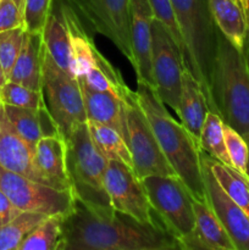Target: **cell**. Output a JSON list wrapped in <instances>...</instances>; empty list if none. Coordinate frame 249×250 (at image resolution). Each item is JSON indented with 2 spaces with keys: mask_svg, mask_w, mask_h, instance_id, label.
Returning <instances> with one entry per match:
<instances>
[{
  "mask_svg": "<svg viewBox=\"0 0 249 250\" xmlns=\"http://www.w3.org/2000/svg\"><path fill=\"white\" fill-rule=\"evenodd\" d=\"M180 242L160 226L116 211L94 209L75 198L62 219L60 250H175Z\"/></svg>",
  "mask_w": 249,
  "mask_h": 250,
  "instance_id": "1",
  "label": "cell"
},
{
  "mask_svg": "<svg viewBox=\"0 0 249 250\" xmlns=\"http://www.w3.org/2000/svg\"><path fill=\"white\" fill-rule=\"evenodd\" d=\"M137 98L145 112L161 151L195 200L209 203L203 175L202 149L197 139L166 110L155 88L137 82Z\"/></svg>",
  "mask_w": 249,
  "mask_h": 250,
  "instance_id": "2",
  "label": "cell"
},
{
  "mask_svg": "<svg viewBox=\"0 0 249 250\" xmlns=\"http://www.w3.org/2000/svg\"><path fill=\"white\" fill-rule=\"evenodd\" d=\"M215 114L244 136L249 132V68L243 51L217 28L216 51L210 72Z\"/></svg>",
  "mask_w": 249,
  "mask_h": 250,
  "instance_id": "3",
  "label": "cell"
},
{
  "mask_svg": "<svg viewBox=\"0 0 249 250\" xmlns=\"http://www.w3.org/2000/svg\"><path fill=\"white\" fill-rule=\"evenodd\" d=\"M186 49V67L200 83L215 112L210 92V72L216 51L217 27L208 0H171Z\"/></svg>",
  "mask_w": 249,
  "mask_h": 250,
  "instance_id": "4",
  "label": "cell"
},
{
  "mask_svg": "<svg viewBox=\"0 0 249 250\" xmlns=\"http://www.w3.org/2000/svg\"><path fill=\"white\" fill-rule=\"evenodd\" d=\"M107 164L93 143L87 122L66 139V170L75 198L94 209L114 211L104 185Z\"/></svg>",
  "mask_w": 249,
  "mask_h": 250,
  "instance_id": "5",
  "label": "cell"
},
{
  "mask_svg": "<svg viewBox=\"0 0 249 250\" xmlns=\"http://www.w3.org/2000/svg\"><path fill=\"white\" fill-rule=\"evenodd\" d=\"M156 222L182 242L195 227L192 194L178 176L151 175L142 178Z\"/></svg>",
  "mask_w": 249,
  "mask_h": 250,
  "instance_id": "6",
  "label": "cell"
},
{
  "mask_svg": "<svg viewBox=\"0 0 249 250\" xmlns=\"http://www.w3.org/2000/svg\"><path fill=\"white\" fill-rule=\"evenodd\" d=\"M42 92L59 133L66 141L80 125L87 122V114L77 77L59 67L46 51L45 45Z\"/></svg>",
  "mask_w": 249,
  "mask_h": 250,
  "instance_id": "7",
  "label": "cell"
},
{
  "mask_svg": "<svg viewBox=\"0 0 249 250\" xmlns=\"http://www.w3.org/2000/svg\"><path fill=\"white\" fill-rule=\"evenodd\" d=\"M128 148L133 160L134 172L139 178L151 175L177 176L161 151L151 125L142 109L136 92L126 87L124 92Z\"/></svg>",
  "mask_w": 249,
  "mask_h": 250,
  "instance_id": "8",
  "label": "cell"
},
{
  "mask_svg": "<svg viewBox=\"0 0 249 250\" xmlns=\"http://www.w3.org/2000/svg\"><path fill=\"white\" fill-rule=\"evenodd\" d=\"M0 190L21 211H33L46 216H66L75 205L71 189H58L27 178L0 166Z\"/></svg>",
  "mask_w": 249,
  "mask_h": 250,
  "instance_id": "9",
  "label": "cell"
},
{
  "mask_svg": "<svg viewBox=\"0 0 249 250\" xmlns=\"http://www.w3.org/2000/svg\"><path fill=\"white\" fill-rule=\"evenodd\" d=\"M95 33L106 37L124 58L133 62L129 0H66Z\"/></svg>",
  "mask_w": 249,
  "mask_h": 250,
  "instance_id": "10",
  "label": "cell"
},
{
  "mask_svg": "<svg viewBox=\"0 0 249 250\" xmlns=\"http://www.w3.org/2000/svg\"><path fill=\"white\" fill-rule=\"evenodd\" d=\"M151 68L159 98L178 114L185 62L172 37L155 17L151 23Z\"/></svg>",
  "mask_w": 249,
  "mask_h": 250,
  "instance_id": "11",
  "label": "cell"
},
{
  "mask_svg": "<svg viewBox=\"0 0 249 250\" xmlns=\"http://www.w3.org/2000/svg\"><path fill=\"white\" fill-rule=\"evenodd\" d=\"M104 185L116 211L128 215L142 224L160 226L154 216L143 181L134 170L120 161L110 160L105 171Z\"/></svg>",
  "mask_w": 249,
  "mask_h": 250,
  "instance_id": "12",
  "label": "cell"
},
{
  "mask_svg": "<svg viewBox=\"0 0 249 250\" xmlns=\"http://www.w3.org/2000/svg\"><path fill=\"white\" fill-rule=\"evenodd\" d=\"M203 175L208 200L228 233L236 250H249V217L228 197L210 168L208 154L202 150Z\"/></svg>",
  "mask_w": 249,
  "mask_h": 250,
  "instance_id": "13",
  "label": "cell"
},
{
  "mask_svg": "<svg viewBox=\"0 0 249 250\" xmlns=\"http://www.w3.org/2000/svg\"><path fill=\"white\" fill-rule=\"evenodd\" d=\"M34 153L36 148L17 133L5 114L4 106L0 104V166L53 187L50 181L37 167Z\"/></svg>",
  "mask_w": 249,
  "mask_h": 250,
  "instance_id": "14",
  "label": "cell"
},
{
  "mask_svg": "<svg viewBox=\"0 0 249 250\" xmlns=\"http://www.w3.org/2000/svg\"><path fill=\"white\" fill-rule=\"evenodd\" d=\"M131 45L133 51L132 66L137 82L148 83L155 88L151 68V23L154 20L149 0H129Z\"/></svg>",
  "mask_w": 249,
  "mask_h": 250,
  "instance_id": "15",
  "label": "cell"
},
{
  "mask_svg": "<svg viewBox=\"0 0 249 250\" xmlns=\"http://www.w3.org/2000/svg\"><path fill=\"white\" fill-rule=\"evenodd\" d=\"M195 227L182 239L185 250H236L228 233L209 203L193 199Z\"/></svg>",
  "mask_w": 249,
  "mask_h": 250,
  "instance_id": "16",
  "label": "cell"
},
{
  "mask_svg": "<svg viewBox=\"0 0 249 250\" xmlns=\"http://www.w3.org/2000/svg\"><path fill=\"white\" fill-rule=\"evenodd\" d=\"M77 80L82 92L87 121L90 120L111 127L124 137L127 143L128 134H127L126 107H124V98L93 89L82 77H78Z\"/></svg>",
  "mask_w": 249,
  "mask_h": 250,
  "instance_id": "17",
  "label": "cell"
},
{
  "mask_svg": "<svg viewBox=\"0 0 249 250\" xmlns=\"http://www.w3.org/2000/svg\"><path fill=\"white\" fill-rule=\"evenodd\" d=\"M43 33L24 32L23 43L17 60L9 75V81L42 92L43 87Z\"/></svg>",
  "mask_w": 249,
  "mask_h": 250,
  "instance_id": "18",
  "label": "cell"
},
{
  "mask_svg": "<svg viewBox=\"0 0 249 250\" xmlns=\"http://www.w3.org/2000/svg\"><path fill=\"white\" fill-rule=\"evenodd\" d=\"M209 111L211 110L203 92L202 85L185 66L180 95V110L177 116L181 124L197 139L198 143H199L202 127Z\"/></svg>",
  "mask_w": 249,
  "mask_h": 250,
  "instance_id": "19",
  "label": "cell"
},
{
  "mask_svg": "<svg viewBox=\"0 0 249 250\" xmlns=\"http://www.w3.org/2000/svg\"><path fill=\"white\" fill-rule=\"evenodd\" d=\"M7 119L17 133L36 148L42 138L60 136L59 128L49 112L48 107L27 109L2 104Z\"/></svg>",
  "mask_w": 249,
  "mask_h": 250,
  "instance_id": "20",
  "label": "cell"
},
{
  "mask_svg": "<svg viewBox=\"0 0 249 250\" xmlns=\"http://www.w3.org/2000/svg\"><path fill=\"white\" fill-rule=\"evenodd\" d=\"M37 167L54 188L71 189L66 170V141L61 136L42 138L36 146Z\"/></svg>",
  "mask_w": 249,
  "mask_h": 250,
  "instance_id": "21",
  "label": "cell"
},
{
  "mask_svg": "<svg viewBox=\"0 0 249 250\" xmlns=\"http://www.w3.org/2000/svg\"><path fill=\"white\" fill-rule=\"evenodd\" d=\"M43 42L46 51L59 67L68 75L75 76L70 29L60 7L59 10L54 9V6L51 9L43 29Z\"/></svg>",
  "mask_w": 249,
  "mask_h": 250,
  "instance_id": "22",
  "label": "cell"
},
{
  "mask_svg": "<svg viewBox=\"0 0 249 250\" xmlns=\"http://www.w3.org/2000/svg\"><path fill=\"white\" fill-rule=\"evenodd\" d=\"M215 24L229 43L243 51L248 34V23L243 7L234 0H208Z\"/></svg>",
  "mask_w": 249,
  "mask_h": 250,
  "instance_id": "23",
  "label": "cell"
},
{
  "mask_svg": "<svg viewBox=\"0 0 249 250\" xmlns=\"http://www.w3.org/2000/svg\"><path fill=\"white\" fill-rule=\"evenodd\" d=\"M87 124L93 143L97 146L100 153L107 160L120 161V163L124 164L129 168L134 170L133 160H132L128 144L126 143L124 137L119 132L115 131L111 127L106 126V125L90 121V120H88Z\"/></svg>",
  "mask_w": 249,
  "mask_h": 250,
  "instance_id": "24",
  "label": "cell"
},
{
  "mask_svg": "<svg viewBox=\"0 0 249 250\" xmlns=\"http://www.w3.org/2000/svg\"><path fill=\"white\" fill-rule=\"evenodd\" d=\"M208 154V153H207ZM210 168L215 178L220 183L228 197L243 210L249 217V180L244 177L236 168L227 166L220 161L215 160L208 154Z\"/></svg>",
  "mask_w": 249,
  "mask_h": 250,
  "instance_id": "25",
  "label": "cell"
},
{
  "mask_svg": "<svg viewBox=\"0 0 249 250\" xmlns=\"http://www.w3.org/2000/svg\"><path fill=\"white\" fill-rule=\"evenodd\" d=\"M82 78L93 89L110 93L119 98L124 97V92L127 87L120 71L115 68L102 54L98 56L95 65L92 66Z\"/></svg>",
  "mask_w": 249,
  "mask_h": 250,
  "instance_id": "26",
  "label": "cell"
},
{
  "mask_svg": "<svg viewBox=\"0 0 249 250\" xmlns=\"http://www.w3.org/2000/svg\"><path fill=\"white\" fill-rule=\"evenodd\" d=\"M199 146L202 150L212 156L215 160L232 167L231 159L227 153L226 143H225L224 121L215 112H208L200 132Z\"/></svg>",
  "mask_w": 249,
  "mask_h": 250,
  "instance_id": "27",
  "label": "cell"
},
{
  "mask_svg": "<svg viewBox=\"0 0 249 250\" xmlns=\"http://www.w3.org/2000/svg\"><path fill=\"white\" fill-rule=\"evenodd\" d=\"M63 216H48L26 238L17 250H60Z\"/></svg>",
  "mask_w": 249,
  "mask_h": 250,
  "instance_id": "28",
  "label": "cell"
},
{
  "mask_svg": "<svg viewBox=\"0 0 249 250\" xmlns=\"http://www.w3.org/2000/svg\"><path fill=\"white\" fill-rule=\"evenodd\" d=\"M46 215L33 211H22L0 227V250H17L24 238L46 219Z\"/></svg>",
  "mask_w": 249,
  "mask_h": 250,
  "instance_id": "29",
  "label": "cell"
},
{
  "mask_svg": "<svg viewBox=\"0 0 249 250\" xmlns=\"http://www.w3.org/2000/svg\"><path fill=\"white\" fill-rule=\"evenodd\" d=\"M1 104L16 107H27V109H38V107L46 106L43 92L33 90L11 81H7L2 85Z\"/></svg>",
  "mask_w": 249,
  "mask_h": 250,
  "instance_id": "30",
  "label": "cell"
},
{
  "mask_svg": "<svg viewBox=\"0 0 249 250\" xmlns=\"http://www.w3.org/2000/svg\"><path fill=\"white\" fill-rule=\"evenodd\" d=\"M24 27L0 32V62L9 80V75L17 60L24 37Z\"/></svg>",
  "mask_w": 249,
  "mask_h": 250,
  "instance_id": "31",
  "label": "cell"
},
{
  "mask_svg": "<svg viewBox=\"0 0 249 250\" xmlns=\"http://www.w3.org/2000/svg\"><path fill=\"white\" fill-rule=\"evenodd\" d=\"M224 134L232 167L236 168L244 177L248 178V173H247V170H248V146H247L246 139L241 133H238L236 129L226 124H224Z\"/></svg>",
  "mask_w": 249,
  "mask_h": 250,
  "instance_id": "32",
  "label": "cell"
},
{
  "mask_svg": "<svg viewBox=\"0 0 249 250\" xmlns=\"http://www.w3.org/2000/svg\"><path fill=\"white\" fill-rule=\"evenodd\" d=\"M149 4H150L151 10H153L154 17L164 24V27L167 29L170 36L172 37L173 42L176 43L181 55H182L183 62H185L186 66L185 44H183L182 37H181L172 2H171V0H149Z\"/></svg>",
  "mask_w": 249,
  "mask_h": 250,
  "instance_id": "33",
  "label": "cell"
},
{
  "mask_svg": "<svg viewBox=\"0 0 249 250\" xmlns=\"http://www.w3.org/2000/svg\"><path fill=\"white\" fill-rule=\"evenodd\" d=\"M54 0H24L23 27L28 32L43 33Z\"/></svg>",
  "mask_w": 249,
  "mask_h": 250,
  "instance_id": "34",
  "label": "cell"
},
{
  "mask_svg": "<svg viewBox=\"0 0 249 250\" xmlns=\"http://www.w3.org/2000/svg\"><path fill=\"white\" fill-rule=\"evenodd\" d=\"M23 27V15L14 0H0V32Z\"/></svg>",
  "mask_w": 249,
  "mask_h": 250,
  "instance_id": "35",
  "label": "cell"
},
{
  "mask_svg": "<svg viewBox=\"0 0 249 250\" xmlns=\"http://www.w3.org/2000/svg\"><path fill=\"white\" fill-rule=\"evenodd\" d=\"M20 212H22L21 210L17 209L11 200L6 197V194L0 190V227L14 220Z\"/></svg>",
  "mask_w": 249,
  "mask_h": 250,
  "instance_id": "36",
  "label": "cell"
},
{
  "mask_svg": "<svg viewBox=\"0 0 249 250\" xmlns=\"http://www.w3.org/2000/svg\"><path fill=\"white\" fill-rule=\"evenodd\" d=\"M243 53H244V56H246L247 65H248V68H249V29H248V34H247V39H246V44H244Z\"/></svg>",
  "mask_w": 249,
  "mask_h": 250,
  "instance_id": "37",
  "label": "cell"
},
{
  "mask_svg": "<svg viewBox=\"0 0 249 250\" xmlns=\"http://www.w3.org/2000/svg\"><path fill=\"white\" fill-rule=\"evenodd\" d=\"M242 6H243V11L247 19V23H248V27H249V0H242Z\"/></svg>",
  "mask_w": 249,
  "mask_h": 250,
  "instance_id": "38",
  "label": "cell"
},
{
  "mask_svg": "<svg viewBox=\"0 0 249 250\" xmlns=\"http://www.w3.org/2000/svg\"><path fill=\"white\" fill-rule=\"evenodd\" d=\"M7 76H6V73H5V71H4V68H2V65H1V62H0V84L1 85H4L5 83L7 82Z\"/></svg>",
  "mask_w": 249,
  "mask_h": 250,
  "instance_id": "39",
  "label": "cell"
},
{
  "mask_svg": "<svg viewBox=\"0 0 249 250\" xmlns=\"http://www.w3.org/2000/svg\"><path fill=\"white\" fill-rule=\"evenodd\" d=\"M243 137L247 142V146H248V170H247V173H248V178H249V132L244 134Z\"/></svg>",
  "mask_w": 249,
  "mask_h": 250,
  "instance_id": "40",
  "label": "cell"
},
{
  "mask_svg": "<svg viewBox=\"0 0 249 250\" xmlns=\"http://www.w3.org/2000/svg\"><path fill=\"white\" fill-rule=\"evenodd\" d=\"M16 2V5L19 6V9L21 10L22 15H23V7H24V0H14Z\"/></svg>",
  "mask_w": 249,
  "mask_h": 250,
  "instance_id": "41",
  "label": "cell"
},
{
  "mask_svg": "<svg viewBox=\"0 0 249 250\" xmlns=\"http://www.w3.org/2000/svg\"><path fill=\"white\" fill-rule=\"evenodd\" d=\"M1 94H2V85L0 84V104H1Z\"/></svg>",
  "mask_w": 249,
  "mask_h": 250,
  "instance_id": "42",
  "label": "cell"
},
{
  "mask_svg": "<svg viewBox=\"0 0 249 250\" xmlns=\"http://www.w3.org/2000/svg\"><path fill=\"white\" fill-rule=\"evenodd\" d=\"M234 1H236V2H238V4L241 5V6H242V0H234ZM242 7H243V6H242Z\"/></svg>",
  "mask_w": 249,
  "mask_h": 250,
  "instance_id": "43",
  "label": "cell"
}]
</instances>
